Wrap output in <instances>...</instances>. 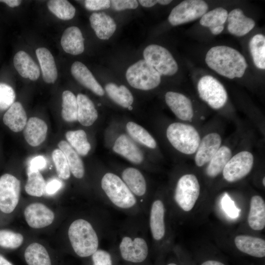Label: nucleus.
Returning a JSON list of instances; mask_svg holds the SVG:
<instances>
[{"mask_svg": "<svg viewBox=\"0 0 265 265\" xmlns=\"http://www.w3.org/2000/svg\"><path fill=\"white\" fill-rule=\"evenodd\" d=\"M205 62L211 69L229 79L241 78L247 67L244 57L237 50L226 46L211 48Z\"/></svg>", "mask_w": 265, "mask_h": 265, "instance_id": "f257e3e1", "label": "nucleus"}, {"mask_svg": "<svg viewBox=\"0 0 265 265\" xmlns=\"http://www.w3.org/2000/svg\"><path fill=\"white\" fill-rule=\"evenodd\" d=\"M68 236L74 252L80 257L91 256L99 249V238L97 231L85 219L74 220L69 227Z\"/></svg>", "mask_w": 265, "mask_h": 265, "instance_id": "f03ea898", "label": "nucleus"}, {"mask_svg": "<svg viewBox=\"0 0 265 265\" xmlns=\"http://www.w3.org/2000/svg\"><path fill=\"white\" fill-rule=\"evenodd\" d=\"M101 186L109 204L114 207L126 212L138 209L137 199L118 175L110 172L106 173L101 179Z\"/></svg>", "mask_w": 265, "mask_h": 265, "instance_id": "7ed1b4c3", "label": "nucleus"}, {"mask_svg": "<svg viewBox=\"0 0 265 265\" xmlns=\"http://www.w3.org/2000/svg\"><path fill=\"white\" fill-rule=\"evenodd\" d=\"M166 136L174 148L186 155L195 153L201 140L199 132L193 126L180 122L172 123L168 127Z\"/></svg>", "mask_w": 265, "mask_h": 265, "instance_id": "20e7f679", "label": "nucleus"}, {"mask_svg": "<svg viewBox=\"0 0 265 265\" xmlns=\"http://www.w3.org/2000/svg\"><path fill=\"white\" fill-rule=\"evenodd\" d=\"M130 85L136 89L149 90L159 85L161 75L144 59L130 66L126 73Z\"/></svg>", "mask_w": 265, "mask_h": 265, "instance_id": "39448f33", "label": "nucleus"}, {"mask_svg": "<svg viewBox=\"0 0 265 265\" xmlns=\"http://www.w3.org/2000/svg\"><path fill=\"white\" fill-rule=\"evenodd\" d=\"M197 90L200 98L213 109L222 108L227 101L228 94L224 86L212 76H204L199 80Z\"/></svg>", "mask_w": 265, "mask_h": 265, "instance_id": "423d86ee", "label": "nucleus"}, {"mask_svg": "<svg viewBox=\"0 0 265 265\" xmlns=\"http://www.w3.org/2000/svg\"><path fill=\"white\" fill-rule=\"evenodd\" d=\"M200 191L197 177L193 174L182 176L177 182L174 195L177 204L184 211L192 209L196 202Z\"/></svg>", "mask_w": 265, "mask_h": 265, "instance_id": "0eeeda50", "label": "nucleus"}, {"mask_svg": "<svg viewBox=\"0 0 265 265\" xmlns=\"http://www.w3.org/2000/svg\"><path fill=\"white\" fill-rule=\"evenodd\" d=\"M119 249L122 258L132 263H140L147 258L149 253L148 242L144 236L125 234L121 238Z\"/></svg>", "mask_w": 265, "mask_h": 265, "instance_id": "6e6552de", "label": "nucleus"}, {"mask_svg": "<svg viewBox=\"0 0 265 265\" xmlns=\"http://www.w3.org/2000/svg\"><path fill=\"white\" fill-rule=\"evenodd\" d=\"M144 60L160 75L173 76L178 70V64L171 53L166 48L156 44L145 48L143 51Z\"/></svg>", "mask_w": 265, "mask_h": 265, "instance_id": "1a4fd4ad", "label": "nucleus"}, {"mask_svg": "<svg viewBox=\"0 0 265 265\" xmlns=\"http://www.w3.org/2000/svg\"><path fill=\"white\" fill-rule=\"evenodd\" d=\"M208 8V4L204 0H184L172 9L168 21L173 26L189 23L201 18Z\"/></svg>", "mask_w": 265, "mask_h": 265, "instance_id": "9d476101", "label": "nucleus"}, {"mask_svg": "<svg viewBox=\"0 0 265 265\" xmlns=\"http://www.w3.org/2000/svg\"><path fill=\"white\" fill-rule=\"evenodd\" d=\"M21 183L14 176L6 173L0 177V211L6 214L12 212L17 206Z\"/></svg>", "mask_w": 265, "mask_h": 265, "instance_id": "9b49d317", "label": "nucleus"}, {"mask_svg": "<svg viewBox=\"0 0 265 265\" xmlns=\"http://www.w3.org/2000/svg\"><path fill=\"white\" fill-rule=\"evenodd\" d=\"M254 157L247 151L239 152L232 157L223 171L224 179L228 182H235L246 176L251 171Z\"/></svg>", "mask_w": 265, "mask_h": 265, "instance_id": "f8f14e48", "label": "nucleus"}, {"mask_svg": "<svg viewBox=\"0 0 265 265\" xmlns=\"http://www.w3.org/2000/svg\"><path fill=\"white\" fill-rule=\"evenodd\" d=\"M24 215L27 225L31 228L38 229L52 224L55 218L53 212L41 203H33L24 210Z\"/></svg>", "mask_w": 265, "mask_h": 265, "instance_id": "ddd939ff", "label": "nucleus"}, {"mask_svg": "<svg viewBox=\"0 0 265 265\" xmlns=\"http://www.w3.org/2000/svg\"><path fill=\"white\" fill-rule=\"evenodd\" d=\"M165 100L167 105L179 119L189 122L192 121L193 106L188 97L182 93L169 91L165 94Z\"/></svg>", "mask_w": 265, "mask_h": 265, "instance_id": "4468645a", "label": "nucleus"}, {"mask_svg": "<svg viewBox=\"0 0 265 265\" xmlns=\"http://www.w3.org/2000/svg\"><path fill=\"white\" fill-rule=\"evenodd\" d=\"M221 141L220 135L216 132H211L204 136L195 152L196 165L201 167L208 163L221 147Z\"/></svg>", "mask_w": 265, "mask_h": 265, "instance_id": "2eb2a0df", "label": "nucleus"}, {"mask_svg": "<svg viewBox=\"0 0 265 265\" xmlns=\"http://www.w3.org/2000/svg\"><path fill=\"white\" fill-rule=\"evenodd\" d=\"M165 207L159 199L151 204L149 212V224L153 238L156 241L161 240L165 234Z\"/></svg>", "mask_w": 265, "mask_h": 265, "instance_id": "dca6fc26", "label": "nucleus"}, {"mask_svg": "<svg viewBox=\"0 0 265 265\" xmlns=\"http://www.w3.org/2000/svg\"><path fill=\"white\" fill-rule=\"evenodd\" d=\"M227 29L232 35L242 36L249 32L255 26V22L246 17L239 8L232 10L228 14Z\"/></svg>", "mask_w": 265, "mask_h": 265, "instance_id": "f3484780", "label": "nucleus"}, {"mask_svg": "<svg viewBox=\"0 0 265 265\" xmlns=\"http://www.w3.org/2000/svg\"><path fill=\"white\" fill-rule=\"evenodd\" d=\"M71 71L74 78L82 85L98 96H103L105 91L87 67L80 61L72 65Z\"/></svg>", "mask_w": 265, "mask_h": 265, "instance_id": "a211bd4d", "label": "nucleus"}, {"mask_svg": "<svg viewBox=\"0 0 265 265\" xmlns=\"http://www.w3.org/2000/svg\"><path fill=\"white\" fill-rule=\"evenodd\" d=\"M113 151L124 157L131 162L139 164L143 160L141 151L128 136L122 134L116 140L113 147Z\"/></svg>", "mask_w": 265, "mask_h": 265, "instance_id": "6ab92c4d", "label": "nucleus"}, {"mask_svg": "<svg viewBox=\"0 0 265 265\" xmlns=\"http://www.w3.org/2000/svg\"><path fill=\"white\" fill-rule=\"evenodd\" d=\"M47 131L48 126L43 120L32 117L26 122L23 133L27 143L31 146L36 147L45 140Z\"/></svg>", "mask_w": 265, "mask_h": 265, "instance_id": "aec40b11", "label": "nucleus"}, {"mask_svg": "<svg viewBox=\"0 0 265 265\" xmlns=\"http://www.w3.org/2000/svg\"><path fill=\"white\" fill-rule=\"evenodd\" d=\"M84 38L80 28L76 26L67 28L61 38V45L67 53L78 55L84 50Z\"/></svg>", "mask_w": 265, "mask_h": 265, "instance_id": "412c9836", "label": "nucleus"}, {"mask_svg": "<svg viewBox=\"0 0 265 265\" xmlns=\"http://www.w3.org/2000/svg\"><path fill=\"white\" fill-rule=\"evenodd\" d=\"M89 21L96 35L101 39H108L116 30L115 21L104 12L93 13L89 17Z\"/></svg>", "mask_w": 265, "mask_h": 265, "instance_id": "4be33fe9", "label": "nucleus"}, {"mask_svg": "<svg viewBox=\"0 0 265 265\" xmlns=\"http://www.w3.org/2000/svg\"><path fill=\"white\" fill-rule=\"evenodd\" d=\"M13 63L16 70L22 77L33 81L39 78V68L26 52L20 51L17 53L13 58Z\"/></svg>", "mask_w": 265, "mask_h": 265, "instance_id": "5701e85b", "label": "nucleus"}, {"mask_svg": "<svg viewBox=\"0 0 265 265\" xmlns=\"http://www.w3.org/2000/svg\"><path fill=\"white\" fill-rule=\"evenodd\" d=\"M235 243L241 252L250 256L263 258L265 256V240L248 235H239L235 238Z\"/></svg>", "mask_w": 265, "mask_h": 265, "instance_id": "b1692460", "label": "nucleus"}, {"mask_svg": "<svg viewBox=\"0 0 265 265\" xmlns=\"http://www.w3.org/2000/svg\"><path fill=\"white\" fill-rule=\"evenodd\" d=\"M121 177L137 199L145 195L146 182L144 176L138 169L132 167L127 168L122 172Z\"/></svg>", "mask_w": 265, "mask_h": 265, "instance_id": "393cba45", "label": "nucleus"}, {"mask_svg": "<svg viewBox=\"0 0 265 265\" xmlns=\"http://www.w3.org/2000/svg\"><path fill=\"white\" fill-rule=\"evenodd\" d=\"M36 54L41 67L42 77L46 82L53 83L57 78V70L54 58L48 49L39 48Z\"/></svg>", "mask_w": 265, "mask_h": 265, "instance_id": "a878e982", "label": "nucleus"}, {"mask_svg": "<svg viewBox=\"0 0 265 265\" xmlns=\"http://www.w3.org/2000/svg\"><path fill=\"white\" fill-rule=\"evenodd\" d=\"M27 121L26 111L19 102H14L3 117V122L11 131L19 132L23 130Z\"/></svg>", "mask_w": 265, "mask_h": 265, "instance_id": "bb28decb", "label": "nucleus"}, {"mask_svg": "<svg viewBox=\"0 0 265 265\" xmlns=\"http://www.w3.org/2000/svg\"><path fill=\"white\" fill-rule=\"evenodd\" d=\"M228 12L222 7H217L207 12L200 19L201 26L209 27L213 35H218L224 29V24L227 20Z\"/></svg>", "mask_w": 265, "mask_h": 265, "instance_id": "cd10ccee", "label": "nucleus"}, {"mask_svg": "<svg viewBox=\"0 0 265 265\" xmlns=\"http://www.w3.org/2000/svg\"><path fill=\"white\" fill-rule=\"evenodd\" d=\"M248 222L254 230H262L265 227V203L260 196L254 195L251 199Z\"/></svg>", "mask_w": 265, "mask_h": 265, "instance_id": "c85d7f7f", "label": "nucleus"}, {"mask_svg": "<svg viewBox=\"0 0 265 265\" xmlns=\"http://www.w3.org/2000/svg\"><path fill=\"white\" fill-rule=\"evenodd\" d=\"M78 109V121L83 126L88 127L98 118V112L92 101L81 93L77 97Z\"/></svg>", "mask_w": 265, "mask_h": 265, "instance_id": "c756f323", "label": "nucleus"}, {"mask_svg": "<svg viewBox=\"0 0 265 265\" xmlns=\"http://www.w3.org/2000/svg\"><path fill=\"white\" fill-rule=\"evenodd\" d=\"M58 146L65 155L70 172L73 176L77 179L82 178L84 175V168L83 162L78 154L66 141H59Z\"/></svg>", "mask_w": 265, "mask_h": 265, "instance_id": "7c9ffc66", "label": "nucleus"}, {"mask_svg": "<svg viewBox=\"0 0 265 265\" xmlns=\"http://www.w3.org/2000/svg\"><path fill=\"white\" fill-rule=\"evenodd\" d=\"M24 257L27 265H52L47 250L38 242H33L27 246Z\"/></svg>", "mask_w": 265, "mask_h": 265, "instance_id": "2f4dec72", "label": "nucleus"}, {"mask_svg": "<svg viewBox=\"0 0 265 265\" xmlns=\"http://www.w3.org/2000/svg\"><path fill=\"white\" fill-rule=\"evenodd\" d=\"M232 157V151L226 146H221L208 162L206 169L207 176L211 178L216 177L222 172L225 166Z\"/></svg>", "mask_w": 265, "mask_h": 265, "instance_id": "473e14b6", "label": "nucleus"}, {"mask_svg": "<svg viewBox=\"0 0 265 265\" xmlns=\"http://www.w3.org/2000/svg\"><path fill=\"white\" fill-rule=\"evenodd\" d=\"M105 90L113 101L123 107L128 108L133 103V96L125 85L109 83L105 86Z\"/></svg>", "mask_w": 265, "mask_h": 265, "instance_id": "72a5a7b5", "label": "nucleus"}, {"mask_svg": "<svg viewBox=\"0 0 265 265\" xmlns=\"http://www.w3.org/2000/svg\"><path fill=\"white\" fill-rule=\"evenodd\" d=\"M253 62L259 69H265V37L262 34L254 35L249 43Z\"/></svg>", "mask_w": 265, "mask_h": 265, "instance_id": "f704fd0d", "label": "nucleus"}, {"mask_svg": "<svg viewBox=\"0 0 265 265\" xmlns=\"http://www.w3.org/2000/svg\"><path fill=\"white\" fill-rule=\"evenodd\" d=\"M46 182L40 171H28L25 186L26 192L34 197H41L45 193Z\"/></svg>", "mask_w": 265, "mask_h": 265, "instance_id": "c9c22d12", "label": "nucleus"}, {"mask_svg": "<svg viewBox=\"0 0 265 265\" xmlns=\"http://www.w3.org/2000/svg\"><path fill=\"white\" fill-rule=\"evenodd\" d=\"M66 138L71 146L81 156H86L91 149L85 132L82 130L70 131L65 134Z\"/></svg>", "mask_w": 265, "mask_h": 265, "instance_id": "e433bc0d", "label": "nucleus"}, {"mask_svg": "<svg viewBox=\"0 0 265 265\" xmlns=\"http://www.w3.org/2000/svg\"><path fill=\"white\" fill-rule=\"evenodd\" d=\"M61 116L66 122L76 121L78 118V102L77 97L70 91L65 90L62 95Z\"/></svg>", "mask_w": 265, "mask_h": 265, "instance_id": "4c0bfd02", "label": "nucleus"}, {"mask_svg": "<svg viewBox=\"0 0 265 265\" xmlns=\"http://www.w3.org/2000/svg\"><path fill=\"white\" fill-rule=\"evenodd\" d=\"M129 134L138 143L151 149L157 146V143L153 136L144 128L138 124L129 122L126 125Z\"/></svg>", "mask_w": 265, "mask_h": 265, "instance_id": "58836bf2", "label": "nucleus"}, {"mask_svg": "<svg viewBox=\"0 0 265 265\" xmlns=\"http://www.w3.org/2000/svg\"><path fill=\"white\" fill-rule=\"evenodd\" d=\"M47 6L52 13L61 20H71L75 15V7L66 0H49L47 2Z\"/></svg>", "mask_w": 265, "mask_h": 265, "instance_id": "ea45409f", "label": "nucleus"}, {"mask_svg": "<svg viewBox=\"0 0 265 265\" xmlns=\"http://www.w3.org/2000/svg\"><path fill=\"white\" fill-rule=\"evenodd\" d=\"M22 234L11 230H0V246L15 249L19 247L24 241Z\"/></svg>", "mask_w": 265, "mask_h": 265, "instance_id": "a19ab883", "label": "nucleus"}, {"mask_svg": "<svg viewBox=\"0 0 265 265\" xmlns=\"http://www.w3.org/2000/svg\"><path fill=\"white\" fill-rule=\"evenodd\" d=\"M52 159L54 163L58 177L67 180L70 177L71 172L66 158L60 149H55L52 153Z\"/></svg>", "mask_w": 265, "mask_h": 265, "instance_id": "79ce46f5", "label": "nucleus"}, {"mask_svg": "<svg viewBox=\"0 0 265 265\" xmlns=\"http://www.w3.org/2000/svg\"><path fill=\"white\" fill-rule=\"evenodd\" d=\"M15 93L9 85L0 83V110L8 109L14 103Z\"/></svg>", "mask_w": 265, "mask_h": 265, "instance_id": "37998d69", "label": "nucleus"}, {"mask_svg": "<svg viewBox=\"0 0 265 265\" xmlns=\"http://www.w3.org/2000/svg\"><path fill=\"white\" fill-rule=\"evenodd\" d=\"M221 206L224 212L231 218L235 219L238 217L240 209L236 206L234 201L227 193L222 198Z\"/></svg>", "mask_w": 265, "mask_h": 265, "instance_id": "c03bdc74", "label": "nucleus"}, {"mask_svg": "<svg viewBox=\"0 0 265 265\" xmlns=\"http://www.w3.org/2000/svg\"><path fill=\"white\" fill-rule=\"evenodd\" d=\"M91 256L93 265H113L110 254L105 250L98 249Z\"/></svg>", "mask_w": 265, "mask_h": 265, "instance_id": "a18cd8bd", "label": "nucleus"}, {"mask_svg": "<svg viewBox=\"0 0 265 265\" xmlns=\"http://www.w3.org/2000/svg\"><path fill=\"white\" fill-rule=\"evenodd\" d=\"M110 6L116 11H121L126 9H135L138 6V3L135 0H112Z\"/></svg>", "mask_w": 265, "mask_h": 265, "instance_id": "49530a36", "label": "nucleus"}, {"mask_svg": "<svg viewBox=\"0 0 265 265\" xmlns=\"http://www.w3.org/2000/svg\"><path fill=\"white\" fill-rule=\"evenodd\" d=\"M85 8L91 11H97L107 9L110 6V0H86L84 1Z\"/></svg>", "mask_w": 265, "mask_h": 265, "instance_id": "de8ad7c7", "label": "nucleus"}, {"mask_svg": "<svg viewBox=\"0 0 265 265\" xmlns=\"http://www.w3.org/2000/svg\"><path fill=\"white\" fill-rule=\"evenodd\" d=\"M46 164L47 161L44 157L36 156L29 161L28 171H40L44 168Z\"/></svg>", "mask_w": 265, "mask_h": 265, "instance_id": "09e8293b", "label": "nucleus"}, {"mask_svg": "<svg viewBox=\"0 0 265 265\" xmlns=\"http://www.w3.org/2000/svg\"><path fill=\"white\" fill-rule=\"evenodd\" d=\"M62 183L58 179H54L46 183L45 193L52 195L56 193L61 187Z\"/></svg>", "mask_w": 265, "mask_h": 265, "instance_id": "8fccbe9b", "label": "nucleus"}, {"mask_svg": "<svg viewBox=\"0 0 265 265\" xmlns=\"http://www.w3.org/2000/svg\"><path fill=\"white\" fill-rule=\"evenodd\" d=\"M0 2L5 3L10 7H15L18 6L22 1L20 0H0Z\"/></svg>", "mask_w": 265, "mask_h": 265, "instance_id": "3c124183", "label": "nucleus"}, {"mask_svg": "<svg viewBox=\"0 0 265 265\" xmlns=\"http://www.w3.org/2000/svg\"><path fill=\"white\" fill-rule=\"evenodd\" d=\"M140 4L145 7H151L157 3V0H139Z\"/></svg>", "mask_w": 265, "mask_h": 265, "instance_id": "603ef678", "label": "nucleus"}, {"mask_svg": "<svg viewBox=\"0 0 265 265\" xmlns=\"http://www.w3.org/2000/svg\"><path fill=\"white\" fill-rule=\"evenodd\" d=\"M201 265H225L219 261H214V260H208L203 263Z\"/></svg>", "mask_w": 265, "mask_h": 265, "instance_id": "864d4df0", "label": "nucleus"}, {"mask_svg": "<svg viewBox=\"0 0 265 265\" xmlns=\"http://www.w3.org/2000/svg\"><path fill=\"white\" fill-rule=\"evenodd\" d=\"M0 265H13L8 260L0 254Z\"/></svg>", "mask_w": 265, "mask_h": 265, "instance_id": "5fc2aeb1", "label": "nucleus"}, {"mask_svg": "<svg viewBox=\"0 0 265 265\" xmlns=\"http://www.w3.org/2000/svg\"><path fill=\"white\" fill-rule=\"evenodd\" d=\"M172 0H157V2L161 5H167L170 3Z\"/></svg>", "mask_w": 265, "mask_h": 265, "instance_id": "6e6d98bb", "label": "nucleus"}, {"mask_svg": "<svg viewBox=\"0 0 265 265\" xmlns=\"http://www.w3.org/2000/svg\"><path fill=\"white\" fill-rule=\"evenodd\" d=\"M262 183L264 186H265V177H264V178L263 179Z\"/></svg>", "mask_w": 265, "mask_h": 265, "instance_id": "4d7b16f0", "label": "nucleus"}, {"mask_svg": "<svg viewBox=\"0 0 265 265\" xmlns=\"http://www.w3.org/2000/svg\"><path fill=\"white\" fill-rule=\"evenodd\" d=\"M167 265H177L175 263H170Z\"/></svg>", "mask_w": 265, "mask_h": 265, "instance_id": "13d9d810", "label": "nucleus"}, {"mask_svg": "<svg viewBox=\"0 0 265 265\" xmlns=\"http://www.w3.org/2000/svg\"><path fill=\"white\" fill-rule=\"evenodd\" d=\"M129 109L131 110L132 109V107L131 106H129L128 107Z\"/></svg>", "mask_w": 265, "mask_h": 265, "instance_id": "bf43d9fd", "label": "nucleus"}]
</instances>
